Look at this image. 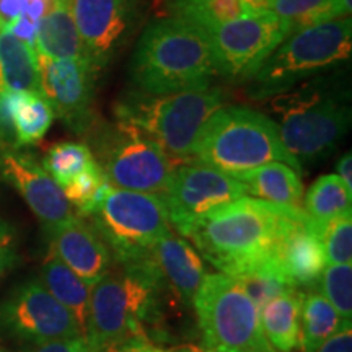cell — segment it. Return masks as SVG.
I'll return each mask as SVG.
<instances>
[{
    "label": "cell",
    "mask_w": 352,
    "mask_h": 352,
    "mask_svg": "<svg viewBox=\"0 0 352 352\" xmlns=\"http://www.w3.org/2000/svg\"><path fill=\"white\" fill-rule=\"evenodd\" d=\"M351 6L352 0H272L270 12L296 33L307 26L346 19Z\"/></svg>",
    "instance_id": "28"
},
{
    "label": "cell",
    "mask_w": 352,
    "mask_h": 352,
    "mask_svg": "<svg viewBox=\"0 0 352 352\" xmlns=\"http://www.w3.org/2000/svg\"><path fill=\"white\" fill-rule=\"evenodd\" d=\"M50 7H51V0H28L23 13L30 20L39 23V20L46 15L47 10H50Z\"/></svg>",
    "instance_id": "41"
},
{
    "label": "cell",
    "mask_w": 352,
    "mask_h": 352,
    "mask_svg": "<svg viewBox=\"0 0 352 352\" xmlns=\"http://www.w3.org/2000/svg\"><path fill=\"white\" fill-rule=\"evenodd\" d=\"M215 72L206 34L176 19L148 25L131 60V78L148 95L208 87Z\"/></svg>",
    "instance_id": "3"
},
{
    "label": "cell",
    "mask_w": 352,
    "mask_h": 352,
    "mask_svg": "<svg viewBox=\"0 0 352 352\" xmlns=\"http://www.w3.org/2000/svg\"><path fill=\"white\" fill-rule=\"evenodd\" d=\"M95 162L113 188L148 192L164 199L175 165L138 127L114 122L91 127Z\"/></svg>",
    "instance_id": "9"
},
{
    "label": "cell",
    "mask_w": 352,
    "mask_h": 352,
    "mask_svg": "<svg viewBox=\"0 0 352 352\" xmlns=\"http://www.w3.org/2000/svg\"><path fill=\"white\" fill-rule=\"evenodd\" d=\"M240 284V287L245 290L246 296L252 298V302L261 311V308L270 303L272 298L284 296L296 287L289 284L283 272L277 267L276 261H267L259 266H254L252 270L240 272L233 276Z\"/></svg>",
    "instance_id": "30"
},
{
    "label": "cell",
    "mask_w": 352,
    "mask_h": 352,
    "mask_svg": "<svg viewBox=\"0 0 352 352\" xmlns=\"http://www.w3.org/2000/svg\"><path fill=\"white\" fill-rule=\"evenodd\" d=\"M222 107L223 94L209 85L164 95L138 90L118 101L114 114L148 135L176 166L191 162L197 132Z\"/></svg>",
    "instance_id": "5"
},
{
    "label": "cell",
    "mask_w": 352,
    "mask_h": 352,
    "mask_svg": "<svg viewBox=\"0 0 352 352\" xmlns=\"http://www.w3.org/2000/svg\"><path fill=\"white\" fill-rule=\"evenodd\" d=\"M243 2L252 8L253 12H263V10H270L272 0H243Z\"/></svg>",
    "instance_id": "44"
},
{
    "label": "cell",
    "mask_w": 352,
    "mask_h": 352,
    "mask_svg": "<svg viewBox=\"0 0 352 352\" xmlns=\"http://www.w3.org/2000/svg\"><path fill=\"white\" fill-rule=\"evenodd\" d=\"M233 178L243 184L246 195H253L256 199L303 210L305 189H303L300 173L292 166L280 164V162H271Z\"/></svg>",
    "instance_id": "20"
},
{
    "label": "cell",
    "mask_w": 352,
    "mask_h": 352,
    "mask_svg": "<svg viewBox=\"0 0 352 352\" xmlns=\"http://www.w3.org/2000/svg\"><path fill=\"white\" fill-rule=\"evenodd\" d=\"M321 296L344 320L352 316V267L351 264H327L321 272Z\"/></svg>",
    "instance_id": "33"
},
{
    "label": "cell",
    "mask_w": 352,
    "mask_h": 352,
    "mask_svg": "<svg viewBox=\"0 0 352 352\" xmlns=\"http://www.w3.org/2000/svg\"><path fill=\"white\" fill-rule=\"evenodd\" d=\"M54 2H60V3H67V6H70V2H72V0H54Z\"/></svg>",
    "instance_id": "46"
},
{
    "label": "cell",
    "mask_w": 352,
    "mask_h": 352,
    "mask_svg": "<svg viewBox=\"0 0 352 352\" xmlns=\"http://www.w3.org/2000/svg\"><path fill=\"white\" fill-rule=\"evenodd\" d=\"M352 192L338 175H323L315 179L303 196V210L324 232L331 220L351 214Z\"/></svg>",
    "instance_id": "27"
},
{
    "label": "cell",
    "mask_w": 352,
    "mask_h": 352,
    "mask_svg": "<svg viewBox=\"0 0 352 352\" xmlns=\"http://www.w3.org/2000/svg\"><path fill=\"white\" fill-rule=\"evenodd\" d=\"M114 352H171L165 351L162 347L153 346L152 342H127L124 346H120Z\"/></svg>",
    "instance_id": "43"
},
{
    "label": "cell",
    "mask_w": 352,
    "mask_h": 352,
    "mask_svg": "<svg viewBox=\"0 0 352 352\" xmlns=\"http://www.w3.org/2000/svg\"><path fill=\"white\" fill-rule=\"evenodd\" d=\"M3 32V23H2V20H0V33Z\"/></svg>",
    "instance_id": "48"
},
{
    "label": "cell",
    "mask_w": 352,
    "mask_h": 352,
    "mask_svg": "<svg viewBox=\"0 0 352 352\" xmlns=\"http://www.w3.org/2000/svg\"><path fill=\"white\" fill-rule=\"evenodd\" d=\"M34 52L50 59H87L67 3L51 0L50 10L38 23Z\"/></svg>",
    "instance_id": "21"
},
{
    "label": "cell",
    "mask_w": 352,
    "mask_h": 352,
    "mask_svg": "<svg viewBox=\"0 0 352 352\" xmlns=\"http://www.w3.org/2000/svg\"><path fill=\"white\" fill-rule=\"evenodd\" d=\"M173 352H186V351H184V347H182V349H178V351H173Z\"/></svg>",
    "instance_id": "49"
},
{
    "label": "cell",
    "mask_w": 352,
    "mask_h": 352,
    "mask_svg": "<svg viewBox=\"0 0 352 352\" xmlns=\"http://www.w3.org/2000/svg\"><path fill=\"white\" fill-rule=\"evenodd\" d=\"M0 178L23 197L44 227H56L76 217L63 188L47 175L32 153L0 148Z\"/></svg>",
    "instance_id": "16"
},
{
    "label": "cell",
    "mask_w": 352,
    "mask_h": 352,
    "mask_svg": "<svg viewBox=\"0 0 352 352\" xmlns=\"http://www.w3.org/2000/svg\"><path fill=\"white\" fill-rule=\"evenodd\" d=\"M204 34L215 72L228 80L250 82L276 47L289 36L290 30L274 13L263 10Z\"/></svg>",
    "instance_id": "11"
},
{
    "label": "cell",
    "mask_w": 352,
    "mask_h": 352,
    "mask_svg": "<svg viewBox=\"0 0 352 352\" xmlns=\"http://www.w3.org/2000/svg\"><path fill=\"white\" fill-rule=\"evenodd\" d=\"M120 266V271H108L91 287L85 338L94 351L151 342L144 324L158 314L164 276L152 254L142 263Z\"/></svg>",
    "instance_id": "2"
},
{
    "label": "cell",
    "mask_w": 352,
    "mask_h": 352,
    "mask_svg": "<svg viewBox=\"0 0 352 352\" xmlns=\"http://www.w3.org/2000/svg\"><path fill=\"white\" fill-rule=\"evenodd\" d=\"M338 176L344 186L352 192V157L351 153H346L344 157L341 158L340 164H338Z\"/></svg>",
    "instance_id": "42"
},
{
    "label": "cell",
    "mask_w": 352,
    "mask_h": 352,
    "mask_svg": "<svg viewBox=\"0 0 352 352\" xmlns=\"http://www.w3.org/2000/svg\"><path fill=\"white\" fill-rule=\"evenodd\" d=\"M23 352H95L88 344L85 336L69 338V340H57L43 342V344H33Z\"/></svg>",
    "instance_id": "37"
},
{
    "label": "cell",
    "mask_w": 352,
    "mask_h": 352,
    "mask_svg": "<svg viewBox=\"0 0 352 352\" xmlns=\"http://www.w3.org/2000/svg\"><path fill=\"white\" fill-rule=\"evenodd\" d=\"M352 52L351 19L307 26L290 33L250 80L253 100L272 98L303 78L347 60Z\"/></svg>",
    "instance_id": "6"
},
{
    "label": "cell",
    "mask_w": 352,
    "mask_h": 352,
    "mask_svg": "<svg viewBox=\"0 0 352 352\" xmlns=\"http://www.w3.org/2000/svg\"><path fill=\"white\" fill-rule=\"evenodd\" d=\"M171 19L182 20L202 33L254 13L243 0H171Z\"/></svg>",
    "instance_id": "25"
},
{
    "label": "cell",
    "mask_w": 352,
    "mask_h": 352,
    "mask_svg": "<svg viewBox=\"0 0 352 352\" xmlns=\"http://www.w3.org/2000/svg\"><path fill=\"white\" fill-rule=\"evenodd\" d=\"M116 349H104V351H95V352H114Z\"/></svg>",
    "instance_id": "47"
},
{
    "label": "cell",
    "mask_w": 352,
    "mask_h": 352,
    "mask_svg": "<svg viewBox=\"0 0 352 352\" xmlns=\"http://www.w3.org/2000/svg\"><path fill=\"white\" fill-rule=\"evenodd\" d=\"M28 0H0V20L3 26L23 15Z\"/></svg>",
    "instance_id": "40"
},
{
    "label": "cell",
    "mask_w": 352,
    "mask_h": 352,
    "mask_svg": "<svg viewBox=\"0 0 352 352\" xmlns=\"http://www.w3.org/2000/svg\"><path fill=\"white\" fill-rule=\"evenodd\" d=\"M246 196V189L232 175L199 162L176 165L164 201L170 226L184 236L197 220Z\"/></svg>",
    "instance_id": "12"
},
{
    "label": "cell",
    "mask_w": 352,
    "mask_h": 352,
    "mask_svg": "<svg viewBox=\"0 0 352 352\" xmlns=\"http://www.w3.org/2000/svg\"><path fill=\"white\" fill-rule=\"evenodd\" d=\"M19 248H16V233L7 220L0 217V279L16 264Z\"/></svg>",
    "instance_id": "35"
},
{
    "label": "cell",
    "mask_w": 352,
    "mask_h": 352,
    "mask_svg": "<svg viewBox=\"0 0 352 352\" xmlns=\"http://www.w3.org/2000/svg\"><path fill=\"white\" fill-rule=\"evenodd\" d=\"M272 98V107L280 116V142L300 165L328 155L347 132L349 109L318 91Z\"/></svg>",
    "instance_id": "10"
},
{
    "label": "cell",
    "mask_w": 352,
    "mask_h": 352,
    "mask_svg": "<svg viewBox=\"0 0 352 352\" xmlns=\"http://www.w3.org/2000/svg\"><path fill=\"white\" fill-rule=\"evenodd\" d=\"M15 147V129L12 121V91H0V148Z\"/></svg>",
    "instance_id": "36"
},
{
    "label": "cell",
    "mask_w": 352,
    "mask_h": 352,
    "mask_svg": "<svg viewBox=\"0 0 352 352\" xmlns=\"http://www.w3.org/2000/svg\"><path fill=\"white\" fill-rule=\"evenodd\" d=\"M94 153L87 144L60 142L52 145L43 160V168L47 171L60 188L67 186L76 176L94 162Z\"/></svg>",
    "instance_id": "32"
},
{
    "label": "cell",
    "mask_w": 352,
    "mask_h": 352,
    "mask_svg": "<svg viewBox=\"0 0 352 352\" xmlns=\"http://www.w3.org/2000/svg\"><path fill=\"white\" fill-rule=\"evenodd\" d=\"M12 121L15 147L34 145L41 140L54 121V111L41 94L12 91Z\"/></svg>",
    "instance_id": "26"
},
{
    "label": "cell",
    "mask_w": 352,
    "mask_h": 352,
    "mask_svg": "<svg viewBox=\"0 0 352 352\" xmlns=\"http://www.w3.org/2000/svg\"><path fill=\"white\" fill-rule=\"evenodd\" d=\"M111 188L103 170L96 164L95 158L82 170L67 186L63 188L65 199L70 208H76L80 217H90L98 204Z\"/></svg>",
    "instance_id": "31"
},
{
    "label": "cell",
    "mask_w": 352,
    "mask_h": 352,
    "mask_svg": "<svg viewBox=\"0 0 352 352\" xmlns=\"http://www.w3.org/2000/svg\"><path fill=\"white\" fill-rule=\"evenodd\" d=\"M191 162L236 176L280 162L302 173V165L285 151L279 127L271 118L250 108L222 107L197 132Z\"/></svg>",
    "instance_id": "4"
},
{
    "label": "cell",
    "mask_w": 352,
    "mask_h": 352,
    "mask_svg": "<svg viewBox=\"0 0 352 352\" xmlns=\"http://www.w3.org/2000/svg\"><path fill=\"white\" fill-rule=\"evenodd\" d=\"M70 13L88 63L100 72L120 50L134 23V0H72Z\"/></svg>",
    "instance_id": "15"
},
{
    "label": "cell",
    "mask_w": 352,
    "mask_h": 352,
    "mask_svg": "<svg viewBox=\"0 0 352 352\" xmlns=\"http://www.w3.org/2000/svg\"><path fill=\"white\" fill-rule=\"evenodd\" d=\"M303 292L290 290L272 298L259 311L263 331L277 352H294L300 347V311Z\"/></svg>",
    "instance_id": "23"
},
{
    "label": "cell",
    "mask_w": 352,
    "mask_h": 352,
    "mask_svg": "<svg viewBox=\"0 0 352 352\" xmlns=\"http://www.w3.org/2000/svg\"><path fill=\"white\" fill-rule=\"evenodd\" d=\"M352 214V212H351ZM344 214L331 220L324 228L323 250L327 264H351L352 259V217Z\"/></svg>",
    "instance_id": "34"
},
{
    "label": "cell",
    "mask_w": 352,
    "mask_h": 352,
    "mask_svg": "<svg viewBox=\"0 0 352 352\" xmlns=\"http://www.w3.org/2000/svg\"><path fill=\"white\" fill-rule=\"evenodd\" d=\"M41 95L76 134L90 132L96 124L94 113L98 72L87 59H50L38 56Z\"/></svg>",
    "instance_id": "14"
},
{
    "label": "cell",
    "mask_w": 352,
    "mask_h": 352,
    "mask_svg": "<svg viewBox=\"0 0 352 352\" xmlns=\"http://www.w3.org/2000/svg\"><path fill=\"white\" fill-rule=\"evenodd\" d=\"M151 254L160 274L164 276L165 284L173 287L186 305H192L197 290L208 276L197 250L192 248L183 236L171 232L157 241Z\"/></svg>",
    "instance_id": "19"
},
{
    "label": "cell",
    "mask_w": 352,
    "mask_h": 352,
    "mask_svg": "<svg viewBox=\"0 0 352 352\" xmlns=\"http://www.w3.org/2000/svg\"><path fill=\"white\" fill-rule=\"evenodd\" d=\"M0 91L41 94L36 52L6 30L0 33Z\"/></svg>",
    "instance_id": "24"
},
{
    "label": "cell",
    "mask_w": 352,
    "mask_h": 352,
    "mask_svg": "<svg viewBox=\"0 0 352 352\" xmlns=\"http://www.w3.org/2000/svg\"><path fill=\"white\" fill-rule=\"evenodd\" d=\"M305 210L243 196L192 226L184 236L222 274L236 276L274 261L283 236Z\"/></svg>",
    "instance_id": "1"
},
{
    "label": "cell",
    "mask_w": 352,
    "mask_h": 352,
    "mask_svg": "<svg viewBox=\"0 0 352 352\" xmlns=\"http://www.w3.org/2000/svg\"><path fill=\"white\" fill-rule=\"evenodd\" d=\"M184 351H186V352H209V351H206L204 347H199V346H195V344L184 346Z\"/></svg>",
    "instance_id": "45"
},
{
    "label": "cell",
    "mask_w": 352,
    "mask_h": 352,
    "mask_svg": "<svg viewBox=\"0 0 352 352\" xmlns=\"http://www.w3.org/2000/svg\"><path fill=\"white\" fill-rule=\"evenodd\" d=\"M50 252L91 287L109 271L111 254L90 222L74 217L60 226L46 228Z\"/></svg>",
    "instance_id": "17"
},
{
    "label": "cell",
    "mask_w": 352,
    "mask_h": 352,
    "mask_svg": "<svg viewBox=\"0 0 352 352\" xmlns=\"http://www.w3.org/2000/svg\"><path fill=\"white\" fill-rule=\"evenodd\" d=\"M3 30L13 34L15 38H19L20 41L28 44L32 50H34V44H36V34H38V23L36 21L30 20L28 16L20 15L19 19L12 20L10 23L3 26Z\"/></svg>",
    "instance_id": "38"
},
{
    "label": "cell",
    "mask_w": 352,
    "mask_h": 352,
    "mask_svg": "<svg viewBox=\"0 0 352 352\" xmlns=\"http://www.w3.org/2000/svg\"><path fill=\"white\" fill-rule=\"evenodd\" d=\"M192 307L206 351L277 352L263 331L256 305L230 276H206Z\"/></svg>",
    "instance_id": "7"
},
{
    "label": "cell",
    "mask_w": 352,
    "mask_h": 352,
    "mask_svg": "<svg viewBox=\"0 0 352 352\" xmlns=\"http://www.w3.org/2000/svg\"><path fill=\"white\" fill-rule=\"evenodd\" d=\"M0 327L30 344L83 336L76 318L39 279L16 285L0 303Z\"/></svg>",
    "instance_id": "13"
},
{
    "label": "cell",
    "mask_w": 352,
    "mask_h": 352,
    "mask_svg": "<svg viewBox=\"0 0 352 352\" xmlns=\"http://www.w3.org/2000/svg\"><path fill=\"white\" fill-rule=\"evenodd\" d=\"M90 219L120 264L142 263L157 241L171 233L165 201L148 192L111 186Z\"/></svg>",
    "instance_id": "8"
},
{
    "label": "cell",
    "mask_w": 352,
    "mask_h": 352,
    "mask_svg": "<svg viewBox=\"0 0 352 352\" xmlns=\"http://www.w3.org/2000/svg\"><path fill=\"white\" fill-rule=\"evenodd\" d=\"M39 280L47 289V292L74 315L78 328L85 336L88 314H90L91 285L87 284L51 252L44 259Z\"/></svg>",
    "instance_id": "22"
},
{
    "label": "cell",
    "mask_w": 352,
    "mask_h": 352,
    "mask_svg": "<svg viewBox=\"0 0 352 352\" xmlns=\"http://www.w3.org/2000/svg\"><path fill=\"white\" fill-rule=\"evenodd\" d=\"M351 324L320 292L303 294L300 311V349L310 352L341 328Z\"/></svg>",
    "instance_id": "29"
},
{
    "label": "cell",
    "mask_w": 352,
    "mask_h": 352,
    "mask_svg": "<svg viewBox=\"0 0 352 352\" xmlns=\"http://www.w3.org/2000/svg\"><path fill=\"white\" fill-rule=\"evenodd\" d=\"M321 236V228L303 214L277 246L274 261L289 284L296 289L315 285L320 280L327 266Z\"/></svg>",
    "instance_id": "18"
},
{
    "label": "cell",
    "mask_w": 352,
    "mask_h": 352,
    "mask_svg": "<svg viewBox=\"0 0 352 352\" xmlns=\"http://www.w3.org/2000/svg\"><path fill=\"white\" fill-rule=\"evenodd\" d=\"M310 352H352V329L351 324L341 328L340 331L334 333L328 340H324L315 349Z\"/></svg>",
    "instance_id": "39"
}]
</instances>
